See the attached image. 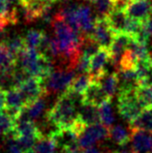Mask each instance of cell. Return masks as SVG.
Segmentation results:
<instances>
[{
	"instance_id": "2",
	"label": "cell",
	"mask_w": 152,
	"mask_h": 153,
	"mask_svg": "<svg viewBox=\"0 0 152 153\" xmlns=\"http://www.w3.org/2000/svg\"><path fill=\"white\" fill-rule=\"evenodd\" d=\"M76 73L77 72L74 69L57 67L56 70L53 72V74L45 82L47 93L56 94L58 92H61V94L64 93L77 76Z\"/></svg>"
},
{
	"instance_id": "13",
	"label": "cell",
	"mask_w": 152,
	"mask_h": 153,
	"mask_svg": "<svg viewBox=\"0 0 152 153\" xmlns=\"http://www.w3.org/2000/svg\"><path fill=\"white\" fill-rule=\"evenodd\" d=\"M100 85L102 86L104 92L106 93L109 99H113V96L116 94V91L119 90V78L117 72L113 73H106L101 79H99Z\"/></svg>"
},
{
	"instance_id": "42",
	"label": "cell",
	"mask_w": 152,
	"mask_h": 153,
	"mask_svg": "<svg viewBox=\"0 0 152 153\" xmlns=\"http://www.w3.org/2000/svg\"><path fill=\"white\" fill-rule=\"evenodd\" d=\"M150 1H151V7H152V0H150Z\"/></svg>"
},
{
	"instance_id": "18",
	"label": "cell",
	"mask_w": 152,
	"mask_h": 153,
	"mask_svg": "<svg viewBox=\"0 0 152 153\" xmlns=\"http://www.w3.org/2000/svg\"><path fill=\"white\" fill-rule=\"evenodd\" d=\"M6 107H13V108H26L22 93L16 87L8 88L6 90Z\"/></svg>"
},
{
	"instance_id": "15",
	"label": "cell",
	"mask_w": 152,
	"mask_h": 153,
	"mask_svg": "<svg viewBox=\"0 0 152 153\" xmlns=\"http://www.w3.org/2000/svg\"><path fill=\"white\" fill-rule=\"evenodd\" d=\"M130 130L152 132V108H143L137 118L129 123Z\"/></svg>"
},
{
	"instance_id": "37",
	"label": "cell",
	"mask_w": 152,
	"mask_h": 153,
	"mask_svg": "<svg viewBox=\"0 0 152 153\" xmlns=\"http://www.w3.org/2000/svg\"><path fill=\"white\" fill-rule=\"evenodd\" d=\"M3 136H5V134H4V132L1 130V129H0V139H1Z\"/></svg>"
},
{
	"instance_id": "12",
	"label": "cell",
	"mask_w": 152,
	"mask_h": 153,
	"mask_svg": "<svg viewBox=\"0 0 152 153\" xmlns=\"http://www.w3.org/2000/svg\"><path fill=\"white\" fill-rule=\"evenodd\" d=\"M78 121L85 127L98 124L100 121L99 108L89 104H83L78 111Z\"/></svg>"
},
{
	"instance_id": "26",
	"label": "cell",
	"mask_w": 152,
	"mask_h": 153,
	"mask_svg": "<svg viewBox=\"0 0 152 153\" xmlns=\"http://www.w3.org/2000/svg\"><path fill=\"white\" fill-rule=\"evenodd\" d=\"M0 129L4 132L5 137L15 130V121L4 111H0Z\"/></svg>"
},
{
	"instance_id": "40",
	"label": "cell",
	"mask_w": 152,
	"mask_h": 153,
	"mask_svg": "<svg viewBox=\"0 0 152 153\" xmlns=\"http://www.w3.org/2000/svg\"><path fill=\"white\" fill-rule=\"evenodd\" d=\"M85 1H88V2H91V3H94L95 0H85Z\"/></svg>"
},
{
	"instance_id": "21",
	"label": "cell",
	"mask_w": 152,
	"mask_h": 153,
	"mask_svg": "<svg viewBox=\"0 0 152 153\" xmlns=\"http://www.w3.org/2000/svg\"><path fill=\"white\" fill-rule=\"evenodd\" d=\"M117 0H95L94 7L98 18H106L117 7Z\"/></svg>"
},
{
	"instance_id": "9",
	"label": "cell",
	"mask_w": 152,
	"mask_h": 153,
	"mask_svg": "<svg viewBox=\"0 0 152 153\" xmlns=\"http://www.w3.org/2000/svg\"><path fill=\"white\" fill-rule=\"evenodd\" d=\"M132 149L136 153H149L152 151V132L130 130Z\"/></svg>"
},
{
	"instance_id": "17",
	"label": "cell",
	"mask_w": 152,
	"mask_h": 153,
	"mask_svg": "<svg viewBox=\"0 0 152 153\" xmlns=\"http://www.w3.org/2000/svg\"><path fill=\"white\" fill-rule=\"evenodd\" d=\"M110 138L113 140L114 143L120 146H127L130 142L131 132L129 133L124 126L117 124V125H114L110 128Z\"/></svg>"
},
{
	"instance_id": "31",
	"label": "cell",
	"mask_w": 152,
	"mask_h": 153,
	"mask_svg": "<svg viewBox=\"0 0 152 153\" xmlns=\"http://www.w3.org/2000/svg\"><path fill=\"white\" fill-rule=\"evenodd\" d=\"M10 22L5 19H0V36L3 34L4 30H5V27L7 25H9Z\"/></svg>"
},
{
	"instance_id": "4",
	"label": "cell",
	"mask_w": 152,
	"mask_h": 153,
	"mask_svg": "<svg viewBox=\"0 0 152 153\" xmlns=\"http://www.w3.org/2000/svg\"><path fill=\"white\" fill-rule=\"evenodd\" d=\"M16 88H18L22 93L26 108L31 106L39 99L44 98L46 95H47L45 82L37 76H29L19 87Z\"/></svg>"
},
{
	"instance_id": "41",
	"label": "cell",
	"mask_w": 152,
	"mask_h": 153,
	"mask_svg": "<svg viewBox=\"0 0 152 153\" xmlns=\"http://www.w3.org/2000/svg\"><path fill=\"white\" fill-rule=\"evenodd\" d=\"M58 1H60V2H67L68 0H58Z\"/></svg>"
},
{
	"instance_id": "11",
	"label": "cell",
	"mask_w": 152,
	"mask_h": 153,
	"mask_svg": "<svg viewBox=\"0 0 152 153\" xmlns=\"http://www.w3.org/2000/svg\"><path fill=\"white\" fill-rule=\"evenodd\" d=\"M19 59L8 48L5 40L0 42V67L5 72V75L12 76L13 72L17 69Z\"/></svg>"
},
{
	"instance_id": "30",
	"label": "cell",
	"mask_w": 152,
	"mask_h": 153,
	"mask_svg": "<svg viewBox=\"0 0 152 153\" xmlns=\"http://www.w3.org/2000/svg\"><path fill=\"white\" fill-rule=\"evenodd\" d=\"M6 108V90L0 86V111L5 110Z\"/></svg>"
},
{
	"instance_id": "24",
	"label": "cell",
	"mask_w": 152,
	"mask_h": 153,
	"mask_svg": "<svg viewBox=\"0 0 152 153\" xmlns=\"http://www.w3.org/2000/svg\"><path fill=\"white\" fill-rule=\"evenodd\" d=\"M56 144L49 137H43L35 144L34 150L36 153H55Z\"/></svg>"
},
{
	"instance_id": "25",
	"label": "cell",
	"mask_w": 152,
	"mask_h": 153,
	"mask_svg": "<svg viewBox=\"0 0 152 153\" xmlns=\"http://www.w3.org/2000/svg\"><path fill=\"white\" fill-rule=\"evenodd\" d=\"M45 108H46V101L44 98H41V99H39L38 101H36L35 103L32 104L31 106L27 107L25 108L30 119L32 121H34V120L38 119L40 116L42 115L44 111H45Z\"/></svg>"
},
{
	"instance_id": "8",
	"label": "cell",
	"mask_w": 152,
	"mask_h": 153,
	"mask_svg": "<svg viewBox=\"0 0 152 153\" xmlns=\"http://www.w3.org/2000/svg\"><path fill=\"white\" fill-rule=\"evenodd\" d=\"M133 40L134 38L132 37L131 35L125 33V32L114 35L110 52L111 55V63L113 64L115 69H116L118 66L122 54L125 52V51L128 48H129L131 43L133 42Z\"/></svg>"
},
{
	"instance_id": "16",
	"label": "cell",
	"mask_w": 152,
	"mask_h": 153,
	"mask_svg": "<svg viewBox=\"0 0 152 153\" xmlns=\"http://www.w3.org/2000/svg\"><path fill=\"white\" fill-rule=\"evenodd\" d=\"M92 82H93L92 76L89 73L79 75L75 78L73 82L71 83V85L67 90L78 95H83V93H85V90L92 83Z\"/></svg>"
},
{
	"instance_id": "20",
	"label": "cell",
	"mask_w": 152,
	"mask_h": 153,
	"mask_svg": "<svg viewBox=\"0 0 152 153\" xmlns=\"http://www.w3.org/2000/svg\"><path fill=\"white\" fill-rule=\"evenodd\" d=\"M136 97L142 108H152V86L139 85L136 88Z\"/></svg>"
},
{
	"instance_id": "39",
	"label": "cell",
	"mask_w": 152,
	"mask_h": 153,
	"mask_svg": "<svg viewBox=\"0 0 152 153\" xmlns=\"http://www.w3.org/2000/svg\"><path fill=\"white\" fill-rule=\"evenodd\" d=\"M106 153H118V152H116V151H110V150H108Z\"/></svg>"
},
{
	"instance_id": "7",
	"label": "cell",
	"mask_w": 152,
	"mask_h": 153,
	"mask_svg": "<svg viewBox=\"0 0 152 153\" xmlns=\"http://www.w3.org/2000/svg\"><path fill=\"white\" fill-rule=\"evenodd\" d=\"M115 33L110 29L106 18H98L96 19V25L92 37L102 49L110 50Z\"/></svg>"
},
{
	"instance_id": "6",
	"label": "cell",
	"mask_w": 152,
	"mask_h": 153,
	"mask_svg": "<svg viewBox=\"0 0 152 153\" xmlns=\"http://www.w3.org/2000/svg\"><path fill=\"white\" fill-rule=\"evenodd\" d=\"M128 18L148 22L152 19V7L150 0H133L124 8Z\"/></svg>"
},
{
	"instance_id": "14",
	"label": "cell",
	"mask_w": 152,
	"mask_h": 153,
	"mask_svg": "<svg viewBox=\"0 0 152 153\" xmlns=\"http://www.w3.org/2000/svg\"><path fill=\"white\" fill-rule=\"evenodd\" d=\"M108 23L115 34L123 33L125 30L127 16L125 14L123 9H119V8H115V9L110 12V15L106 17Z\"/></svg>"
},
{
	"instance_id": "5",
	"label": "cell",
	"mask_w": 152,
	"mask_h": 153,
	"mask_svg": "<svg viewBox=\"0 0 152 153\" xmlns=\"http://www.w3.org/2000/svg\"><path fill=\"white\" fill-rule=\"evenodd\" d=\"M110 138V129L103 124H95V125L86 127L79 136V147L82 149H88L94 147L98 143H103Z\"/></svg>"
},
{
	"instance_id": "3",
	"label": "cell",
	"mask_w": 152,
	"mask_h": 153,
	"mask_svg": "<svg viewBox=\"0 0 152 153\" xmlns=\"http://www.w3.org/2000/svg\"><path fill=\"white\" fill-rule=\"evenodd\" d=\"M136 90L119 92L117 98V110L121 117L131 123L142 111V107L136 97Z\"/></svg>"
},
{
	"instance_id": "38",
	"label": "cell",
	"mask_w": 152,
	"mask_h": 153,
	"mask_svg": "<svg viewBox=\"0 0 152 153\" xmlns=\"http://www.w3.org/2000/svg\"><path fill=\"white\" fill-rule=\"evenodd\" d=\"M24 153H36V151L34 149H31V150H28V151H25Z\"/></svg>"
},
{
	"instance_id": "23",
	"label": "cell",
	"mask_w": 152,
	"mask_h": 153,
	"mask_svg": "<svg viewBox=\"0 0 152 153\" xmlns=\"http://www.w3.org/2000/svg\"><path fill=\"white\" fill-rule=\"evenodd\" d=\"M5 42L7 44L8 48L10 49V51L17 56L19 59V56L22 52L26 50V43H25V38L22 37V36H16L9 40H5Z\"/></svg>"
},
{
	"instance_id": "35",
	"label": "cell",
	"mask_w": 152,
	"mask_h": 153,
	"mask_svg": "<svg viewBox=\"0 0 152 153\" xmlns=\"http://www.w3.org/2000/svg\"><path fill=\"white\" fill-rule=\"evenodd\" d=\"M43 2H45V3H47V4H50V5H51V4H53V3H55L56 1H58V0H42Z\"/></svg>"
},
{
	"instance_id": "34",
	"label": "cell",
	"mask_w": 152,
	"mask_h": 153,
	"mask_svg": "<svg viewBox=\"0 0 152 153\" xmlns=\"http://www.w3.org/2000/svg\"><path fill=\"white\" fill-rule=\"evenodd\" d=\"M118 153H136V152L132 148H126V149H123Z\"/></svg>"
},
{
	"instance_id": "19",
	"label": "cell",
	"mask_w": 152,
	"mask_h": 153,
	"mask_svg": "<svg viewBox=\"0 0 152 153\" xmlns=\"http://www.w3.org/2000/svg\"><path fill=\"white\" fill-rule=\"evenodd\" d=\"M99 114H100V121L103 125H105L108 128L113 127L114 122V112L113 110L110 100L105 102L99 107Z\"/></svg>"
},
{
	"instance_id": "32",
	"label": "cell",
	"mask_w": 152,
	"mask_h": 153,
	"mask_svg": "<svg viewBox=\"0 0 152 153\" xmlns=\"http://www.w3.org/2000/svg\"><path fill=\"white\" fill-rule=\"evenodd\" d=\"M6 1L8 2V4H9L10 6L12 5H14L15 3H19V5H21L22 7L24 5L25 2H26V0H6Z\"/></svg>"
},
{
	"instance_id": "22",
	"label": "cell",
	"mask_w": 152,
	"mask_h": 153,
	"mask_svg": "<svg viewBox=\"0 0 152 153\" xmlns=\"http://www.w3.org/2000/svg\"><path fill=\"white\" fill-rule=\"evenodd\" d=\"M45 35L46 33L44 31L35 30V29L29 30L24 37L26 48L27 49H32V50H38L44 37H45Z\"/></svg>"
},
{
	"instance_id": "44",
	"label": "cell",
	"mask_w": 152,
	"mask_h": 153,
	"mask_svg": "<svg viewBox=\"0 0 152 153\" xmlns=\"http://www.w3.org/2000/svg\"><path fill=\"white\" fill-rule=\"evenodd\" d=\"M151 153H152V151H151Z\"/></svg>"
},
{
	"instance_id": "28",
	"label": "cell",
	"mask_w": 152,
	"mask_h": 153,
	"mask_svg": "<svg viewBox=\"0 0 152 153\" xmlns=\"http://www.w3.org/2000/svg\"><path fill=\"white\" fill-rule=\"evenodd\" d=\"M19 146L22 148L23 151H28L31 149H34L36 143L38 142L39 139L36 138H31V137H19L17 138Z\"/></svg>"
},
{
	"instance_id": "27",
	"label": "cell",
	"mask_w": 152,
	"mask_h": 153,
	"mask_svg": "<svg viewBox=\"0 0 152 153\" xmlns=\"http://www.w3.org/2000/svg\"><path fill=\"white\" fill-rule=\"evenodd\" d=\"M142 25H143V22L138 21V19H134L127 17L125 30H124V32L131 35L132 37L134 38L135 36H137L139 33V31L142 30Z\"/></svg>"
},
{
	"instance_id": "43",
	"label": "cell",
	"mask_w": 152,
	"mask_h": 153,
	"mask_svg": "<svg viewBox=\"0 0 152 153\" xmlns=\"http://www.w3.org/2000/svg\"><path fill=\"white\" fill-rule=\"evenodd\" d=\"M151 58H152V54H151Z\"/></svg>"
},
{
	"instance_id": "36",
	"label": "cell",
	"mask_w": 152,
	"mask_h": 153,
	"mask_svg": "<svg viewBox=\"0 0 152 153\" xmlns=\"http://www.w3.org/2000/svg\"><path fill=\"white\" fill-rule=\"evenodd\" d=\"M64 153H82L81 151V149H78V150H75V151H70V152H64Z\"/></svg>"
},
{
	"instance_id": "1",
	"label": "cell",
	"mask_w": 152,
	"mask_h": 153,
	"mask_svg": "<svg viewBox=\"0 0 152 153\" xmlns=\"http://www.w3.org/2000/svg\"><path fill=\"white\" fill-rule=\"evenodd\" d=\"M47 121L58 129H73L78 119L77 102L65 91L58 97L54 106L47 111Z\"/></svg>"
},
{
	"instance_id": "33",
	"label": "cell",
	"mask_w": 152,
	"mask_h": 153,
	"mask_svg": "<svg viewBox=\"0 0 152 153\" xmlns=\"http://www.w3.org/2000/svg\"><path fill=\"white\" fill-rule=\"evenodd\" d=\"M82 153H101V151L96 147H91V148H88V149H85Z\"/></svg>"
},
{
	"instance_id": "10",
	"label": "cell",
	"mask_w": 152,
	"mask_h": 153,
	"mask_svg": "<svg viewBox=\"0 0 152 153\" xmlns=\"http://www.w3.org/2000/svg\"><path fill=\"white\" fill-rule=\"evenodd\" d=\"M109 100L110 99L108 98V96L104 92L102 86L100 85V83L96 82H92V83L82 95V105L89 104L98 108L102 104L109 101Z\"/></svg>"
},
{
	"instance_id": "29",
	"label": "cell",
	"mask_w": 152,
	"mask_h": 153,
	"mask_svg": "<svg viewBox=\"0 0 152 153\" xmlns=\"http://www.w3.org/2000/svg\"><path fill=\"white\" fill-rule=\"evenodd\" d=\"M6 146H7L8 153H24V151L22 150V148L19 146L18 140L15 137L12 136L7 137Z\"/></svg>"
}]
</instances>
